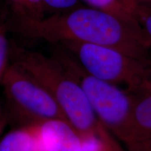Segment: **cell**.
I'll use <instances>...</instances> for the list:
<instances>
[{
  "instance_id": "obj_1",
  "label": "cell",
  "mask_w": 151,
  "mask_h": 151,
  "mask_svg": "<svg viewBox=\"0 0 151 151\" xmlns=\"http://www.w3.org/2000/svg\"><path fill=\"white\" fill-rule=\"evenodd\" d=\"M17 31L32 39L52 44L78 41L110 47L149 61L148 50L151 44L142 32L110 13L93 7H76L54 14Z\"/></svg>"
},
{
  "instance_id": "obj_2",
  "label": "cell",
  "mask_w": 151,
  "mask_h": 151,
  "mask_svg": "<svg viewBox=\"0 0 151 151\" xmlns=\"http://www.w3.org/2000/svg\"><path fill=\"white\" fill-rule=\"evenodd\" d=\"M13 63L50 93L81 136L97 135L118 144L99 121L81 87L53 57L18 48Z\"/></svg>"
},
{
  "instance_id": "obj_3",
  "label": "cell",
  "mask_w": 151,
  "mask_h": 151,
  "mask_svg": "<svg viewBox=\"0 0 151 151\" xmlns=\"http://www.w3.org/2000/svg\"><path fill=\"white\" fill-rule=\"evenodd\" d=\"M51 56L81 87L92 110L105 129L126 150H129L134 134L131 94L90 74L59 44H55Z\"/></svg>"
},
{
  "instance_id": "obj_4",
  "label": "cell",
  "mask_w": 151,
  "mask_h": 151,
  "mask_svg": "<svg viewBox=\"0 0 151 151\" xmlns=\"http://www.w3.org/2000/svg\"><path fill=\"white\" fill-rule=\"evenodd\" d=\"M58 44L90 74L116 86H124L129 93H135L151 86L149 61L133 58L110 47L78 41H65Z\"/></svg>"
},
{
  "instance_id": "obj_5",
  "label": "cell",
  "mask_w": 151,
  "mask_h": 151,
  "mask_svg": "<svg viewBox=\"0 0 151 151\" xmlns=\"http://www.w3.org/2000/svg\"><path fill=\"white\" fill-rule=\"evenodd\" d=\"M1 85L9 104L27 124L52 119L67 121L50 93L14 63L9 65Z\"/></svg>"
},
{
  "instance_id": "obj_6",
  "label": "cell",
  "mask_w": 151,
  "mask_h": 151,
  "mask_svg": "<svg viewBox=\"0 0 151 151\" xmlns=\"http://www.w3.org/2000/svg\"><path fill=\"white\" fill-rule=\"evenodd\" d=\"M30 125L43 151H81V135L66 120L52 119Z\"/></svg>"
},
{
  "instance_id": "obj_7",
  "label": "cell",
  "mask_w": 151,
  "mask_h": 151,
  "mask_svg": "<svg viewBox=\"0 0 151 151\" xmlns=\"http://www.w3.org/2000/svg\"><path fill=\"white\" fill-rule=\"evenodd\" d=\"M130 94L133 101L134 134L128 151H151V86Z\"/></svg>"
},
{
  "instance_id": "obj_8",
  "label": "cell",
  "mask_w": 151,
  "mask_h": 151,
  "mask_svg": "<svg viewBox=\"0 0 151 151\" xmlns=\"http://www.w3.org/2000/svg\"><path fill=\"white\" fill-rule=\"evenodd\" d=\"M39 148L30 124L9 132L0 141V151H39Z\"/></svg>"
},
{
  "instance_id": "obj_9",
  "label": "cell",
  "mask_w": 151,
  "mask_h": 151,
  "mask_svg": "<svg viewBox=\"0 0 151 151\" xmlns=\"http://www.w3.org/2000/svg\"><path fill=\"white\" fill-rule=\"evenodd\" d=\"M93 8L102 10L114 15L136 29L141 30L134 16L124 6L120 0H85Z\"/></svg>"
},
{
  "instance_id": "obj_10",
  "label": "cell",
  "mask_w": 151,
  "mask_h": 151,
  "mask_svg": "<svg viewBox=\"0 0 151 151\" xmlns=\"http://www.w3.org/2000/svg\"><path fill=\"white\" fill-rule=\"evenodd\" d=\"M81 137V151H122L118 144L111 143L97 135Z\"/></svg>"
},
{
  "instance_id": "obj_11",
  "label": "cell",
  "mask_w": 151,
  "mask_h": 151,
  "mask_svg": "<svg viewBox=\"0 0 151 151\" xmlns=\"http://www.w3.org/2000/svg\"><path fill=\"white\" fill-rule=\"evenodd\" d=\"M134 16L151 44V4L138 6L134 11Z\"/></svg>"
},
{
  "instance_id": "obj_12",
  "label": "cell",
  "mask_w": 151,
  "mask_h": 151,
  "mask_svg": "<svg viewBox=\"0 0 151 151\" xmlns=\"http://www.w3.org/2000/svg\"><path fill=\"white\" fill-rule=\"evenodd\" d=\"M8 26L0 24V83L9 66V43L7 38Z\"/></svg>"
},
{
  "instance_id": "obj_13",
  "label": "cell",
  "mask_w": 151,
  "mask_h": 151,
  "mask_svg": "<svg viewBox=\"0 0 151 151\" xmlns=\"http://www.w3.org/2000/svg\"><path fill=\"white\" fill-rule=\"evenodd\" d=\"M14 18L15 28L21 27L29 21L26 0H6Z\"/></svg>"
},
{
  "instance_id": "obj_14",
  "label": "cell",
  "mask_w": 151,
  "mask_h": 151,
  "mask_svg": "<svg viewBox=\"0 0 151 151\" xmlns=\"http://www.w3.org/2000/svg\"><path fill=\"white\" fill-rule=\"evenodd\" d=\"M79 0H42L44 10L46 9L59 14L76 8Z\"/></svg>"
},
{
  "instance_id": "obj_15",
  "label": "cell",
  "mask_w": 151,
  "mask_h": 151,
  "mask_svg": "<svg viewBox=\"0 0 151 151\" xmlns=\"http://www.w3.org/2000/svg\"><path fill=\"white\" fill-rule=\"evenodd\" d=\"M26 4H27V13L29 16V21L24 25L44 18L45 10L42 0H26Z\"/></svg>"
},
{
  "instance_id": "obj_16",
  "label": "cell",
  "mask_w": 151,
  "mask_h": 151,
  "mask_svg": "<svg viewBox=\"0 0 151 151\" xmlns=\"http://www.w3.org/2000/svg\"><path fill=\"white\" fill-rule=\"evenodd\" d=\"M130 2H131L134 14V11L136 7L138 6L150 5L151 0H130Z\"/></svg>"
},
{
  "instance_id": "obj_17",
  "label": "cell",
  "mask_w": 151,
  "mask_h": 151,
  "mask_svg": "<svg viewBox=\"0 0 151 151\" xmlns=\"http://www.w3.org/2000/svg\"><path fill=\"white\" fill-rule=\"evenodd\" d=\"M120 1H121V2L124 5V6H125L132 14H133V9H132V6L131 2H130V0H120Z\"/></svg>"
},
{
  "instance_id": "obj_18",
  "label": "cell",
  "mask_w": 151,
  "mask_h": 151,
  "mask_svg": "<svg viewBox=\"0 0 151 151\" xmlns=\"http://www.w3.org/2000/svg\"><path fill=\"white\" fill-rule=\"evenodd\" d=\"M6 124V121H5V118L2 116V115L0 114V134L2 132L4 127Z\"/></svg>"
},
{
  "instance_id": "obj_19",
  "label": "cell",
  "mask_w": 151,
  "mask_h": 151,
  "mask_svg": "<svg viewBox=\"0 0 151 151\" xmlns=\"http://www.w3.org/2000/svg\"><path fill=\"white\" fill-rule=\"evenodd\" d=\"M39 151H43V150H41V148H39Z\"/></svg>"
}]
</instances>
